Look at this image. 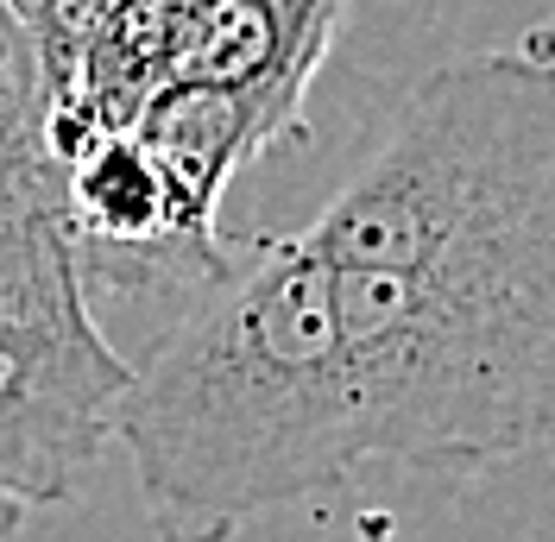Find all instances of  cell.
<instances>
[{
	"instance_id": "cell-1",
	"label": "cell",
	"mask_w": 555,
	"mask_h": 542,
	"mask_svg": "<svg viewBox=\"0 0 555 542\" xmlns=\"http://www.w3.org/2000/svg\"><path fill=\"white\" fill-rule=\"evenodd\" d=\"M373 461L486 467L555 441V51L436 64L304 228Z\"/></svg>"
},
{
	"instance_id": "cell-2",
	"label": "cell",
	"mask_w": 555,
	"mask_h": 542,
	"mask_svg": "<svg viewBox=\"0 0 555 542\" xmlns=\"http://www.w3.org/2000/svg\"><path fill=\"white\" fill-rule=\"evenodd\" d=\"M107 441L133 454L158 542H234L373 467L322 259L297 234L234 253L127 366Z\"/></svg>"
},
{
	"instance_id": "cell-3",
	"label": "cell",
	"mask_w": 555,
	"mask_h": 542,
	"mask_svg": "<svg viewBox=\"0 0 555 542\" xmlns=\"http://www.w3.org/2000/svg\"><path fill=\"white\" fill-rule=\"evenodd\" d=\"M127 366L133 360L102 335L76 266L44 76L0 0V373L107 416Z\"/></svg>"
},
{
	"instance_id": "cell-4",
	"label": "cell",
	"mask_w": 555,
	"mask_h": 542,
	"mask_svg": "<svg viewBox=\"0 0 555 542\" xmlns=\"http://www.w3.org/2000/svg\"><path fill=\"white\" fill-rule=\"evenodd\" d=\"M304 95L284 89H215V82H165L127 120V133L165 170L183 228L221 246V196L246 158L297 133Z\"/></svg>"
},
{
	"instance_id": "cell-5",
	"label": "cell",
	"mask_w": 555,
	"mask_h": 542,
	"mask_svg": "<svg viewBox=\"0 0 555 542\" xmlns=\"http://www.w3.org/2000/svg\"><path fill=\"white\" fill-rule=\"evenodd\" d=\"M341 13L347 0H190L165 82L310 95V76L335 44Z\"/></svg>"
},
{
	"instance_id": "cell-6",
	"label": "cell",
	"mask_w": 555,
	"mask_h": 542,
	"mask_svg": "<svg viewBox=\"0 0 555 542\" xmlns=\"http://www.w3.org/2000/svg\"><path fill=\"white\" fill-rule=\"evenodd\" d=\"M102 441H107L102 410L0 373V542L38 505L69 499L76 479L89 474V461L102 454Z\"/></svg>"
}]
</instances>
